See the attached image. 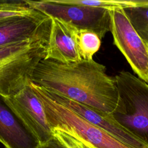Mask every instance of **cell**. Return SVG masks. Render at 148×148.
I'll use <instances>...</instances> for the list:
<instances>
[{
	"instance_id": "8",
	"label": "cell",
	"mask_w": 148,
	"mask_h": 148,
	"mask_svg": "<svg viewBox=\"0 0 148 148\" xmlns=\"http://www.w3.org/2000/svg\"><path fill=\"white\" fill-rule=\"evenodd\" d=\"M49 91V90H48ZM52 97L84 119L131 148H148V143L119 124L110 114L49 91Z\"/></svg>"
},
{
	"instance_id": "13",
	"label": "cell",
	"mask_w": 148,
	"mask_h": 148,
	"mask_svg": "<svg viewBox=\"0 0 148 148\" xmlns=\"http://www.w3.org/2000/svg\"><path fill=\"white\" fill-rule=\"evenodd\" d=\"M62 3L95 8L124 9L148 3V0H60Z\"/></svg>"
},
{
	"instance_id": "3",
	"label": "cell",
	"mask_w": 148,
	"mask_h": 148,
	"mask_svg": "<svg viewBox=\"0 0 148 148\" xmlns=\"http://www.w3.org/2000/svg\"><path fill=\"white\" fill-rule=\"evenodd\" d=\"M30 85L42 103L51 130L75 133L96 148H131L56 100L45 88Z\"/></svg>"
},
{
	"instance_id": "4",
	"label": "cell",
	"mask_w": 148,
	"mask_h": 148,
	"mask_svg": "<svg viewBox=\"0 0 148 148\" xmlns=\"http://www.w3.org/2000/svg\"><path fill=\"white\" fill-rule=\"evenodd\" d=\"M114 77L119 100L110 114L148 143V84L125 71L119 72Z\"/></svg>"
},
{
	"instance_id": "6",
	"label": "cell",
	"mask_w": 148,
	"mask_h": 148,
	"mask_svg": "<svg viewBox=\"0 0 148 148\" xmlns=\"http://www.w3.org/2000/svg\"><path fill=\"white\" fill-rule=\"evenodd\" d=\"M109 14L114 45L138 78L148 84V45L135 31L123 9H110Z\"/></svg>"
},
{
	"instance_id": "10",
	"label": "cell",
	"mask_w": 148,
	"mask_h": 148,
	"mask_svg": "<svg viewBox=\"0 0 148 148\" xmlns=\"http://www.w3.org/2000/svg\"><path fill=\"white\" fill-rule=\"evenodd\" d=\"M79 29L71 24L51 17L50 31L44 59L61 62L82 61L77 44Z\"/></svg>"
},
{
	"instance_id": "15",
	"label": "cell",
	"mask_w": 148,
	"mask_h": 148,
	"mask_svg": "<svg viewBox=\"0 0 148 148\" xmlns=\"http://www.w3.org/2000/svg\"><path fill=\"white\" fill-rule=\"evenodd\" d=\"M35 10L25 0H0V22L11 17L31 14Z\"/></svg>"
},
{
	"instance_id": "11",
	"label": "cell",
	"mask_w": 148,
	"mask_h": 148,
	"mask_svg": "<svg viewBox=\"0 0 148 148\" xmlns=\"http://www.w3.org/2000/svg\"><path fill=\"white\" fill-rule=\"evenodd\" d=\"M0 142L5 148H39L38 139L5 105L0 97Z\"/></svg>"
},
{
	"instance_id": "1",
	"label": "cell",
	"mask_w": 148,
	"mask_h": 148,
	"mask_svg": "<svg viewBox=\"0 0 148 148\" xmlns=\"http://www.w3.org/2000/svg\"><path fill=\"white\" fill-rule=\"evenodd\" d=\"M31 82L108 114L117 105L115 77L108 75L106 66L93 59L67 63L42 59L35 66Z\"/></svg>"
},
{
	"instance_id": "14",
	"label": "cell",
	"mask_w": 148,
	"mask_h": 148,
	"mask_svg": "<svg viewBox=\"0 0 148 148\" xmlns=\"http://www.w3.org/2000/svg\"><path fill=\"white\" fill-rule=\"evenodd\" d=\"M77 44L82 60H90L100 49L101 39L91 31L79 29Z\"/></svg>"
},
{
	"instance_id": "7",
	"label": "cell",
	"mask_w": 148,
	"mask_h": 148,
	"mask_svg": "<svg viewBox=\"0 0 148 148\" xmlns=\"http://www.w3.org/2000/svg\"><path fill=\"white\" fill-rule=\"evenodd\" d=\"M5 105L38 139L40 145L53 138L42 102L30 83L17 93L0 96Z\"/></svg>"
},
{
	"instance_id": "2",
	"label": "cell",
	"mask_w": 148,
	"mask_h": 148,
	"mask_svg": "<svg viewBox=\"0 0 148 148\" xmlns=\"http://www.w3.org/2000/svg\"><path fill=\"white\" fill-rule=\"evenodd\" d=\"M49 36L0 47V96L17 93L31 82L33 71L46 57Z\"/></svg>"
},
{
	"instance_id": "12",
	"label": "cell",
	"mask_w": 148,
	"mask_h": 148,
	"mask_svg": "<svg viewBox=\"0 0 148 148\" xmlns=\"http://www.w3.org/2000/svg\"><path fill=\"white\" fill-rule=\"evenodd\" d=\"M123 9L135 31L148 45V3Z\"/></svg>"
},
{
	"instance_id": "16",
	"label": "cell",
	"mask_w": 148,
	"mask_h": 148,
	"mask_svg": "<svg viewBox=\"0 0 148 148\" xmlns=\"http://www.w3.org/2000/svg\"><path fill=\"white\" fill-rule=\"evenodd\" d=\"M51 131L53 137L63 148H96L75 133L65 132L57 130H53Z\"/></svg>"
},
{
	"instance_id": "17",
	"label": "cell",
	"mask_w": 148,
	"mask_h": 148,
	"mask_svg": "<svg viewBox=\"0 0 148 148\" xmlns=\"http://www.w3.org/2000/svg\"><path fill=\"white\" fill-rule=\"evenodd\" d=\"M39 148H63V147L53 137L47 143L41 145Z\"/></svg>"
},
{
	"instance_id": "9",
	"label": "cell",
	"mask_w": 148,
	"mask_h": 148,
	"mask_svg": "<svg viewBox=\"0 0 148 148\" xmlns=\"http://www.w3.org/2000/svg\"><path fill=\"white\" fill-rule=\"evenodd\" d=\"M51 17L35 10L29 14L0 22V47L49 36Z\"/></svg>"
},
{
	"instance_id": "5",
	"label": "cell",
	"mask_w": 148,
	"mask_h": 148,
	"mask_svg": "<svg viewBox=\"0 0 148 148\" xmlns=\"http://www.w3.org/2000/svg\"><path fill=\"white\" fill-rule=\"evenodd\" d=\"M25 1L32 9L69 23L78 29L91 31L101 39L110 31V9L67 5L60 0Z\"/></svg>"
}]
</instances>
